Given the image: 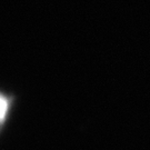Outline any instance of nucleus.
<instances>
[{
    "label": "nucleus",
    "mask_w": 150,
    "mask_h": 150,
    "mask_svg": "<svg viewBox=\"0 0 150 150\" xmlns=\"http://www.w3.org/2000/svg\"><path fill=\"white\" fill-rule=\"evenodd\" d=\"M6 108H7V101L2 97H0V120L2 119L4 115H5Z\"/></svg>",
    "instance_id": "1"
}]
</instances>
